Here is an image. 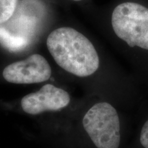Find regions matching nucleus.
Wrapping results in <instances>:
<instances>
[{"mask_svg":"<svg viewBox=\"0 0 148 148\" xmlns=\"http://www.w3.org/2000/svg\"><path fill=\"white\" fill-rule=\"evenodd\" d=\"M70 102L67 92L52 84H45L38 91L31 92L22 98L21 106L24 112L38 114L47 111H58Z\"/></svg>","mask_w":148,"mask_h":148,"instance_id":"5","label":"nucleus"},{"mask_svg":"<svg viewBox=\"0 0 148 148\" xmlns=\"http://www.w3.org/2000/svg\"><path fill=\"white\" fill-rule=\"evenodd\" d=\"M0 42L10 50H18L27 45L26 38L10 34L2 27H0Z\"/></svg>","mask_w":148,"mask_h":148,"instance_id":"6","label":"nucleus"},{"mask_svg":"<svg viewBox=\"0 0 148 148\" xmlns=\"http://www.w3.org/2000/svg\"><path fill=\"white\" fill-rule=\"evenodd\" d=\"M111 22L116 36L130 47L148 49V8L136 3H121L114 9Z\"/></svg>","mask_w":148,"mask_h":148,"instance_id":"2","label":"nucleus"},{"mask_svg":"<svg viewBox=\"0 0 148 148\" xmlns=\"http://www.w3.org/2000/svg\"><path fill=\"white\" fill-rule=\"evenodd\" d=\"M82 124L97 148H119V118L110 103L100 102L92 106L85 114Z\"/></svg>","mask_w":148,"mask_h":148,"instance_id":"3","label":"nucleus"},{"mask_svg":"<svg viewBox=\"0 0 148 148\" xmlns=\"http://www.w3.org/2000/svg\"><path fill=\"white\" fill-rule=\"evenodd\" d=\"M73 1H81V0H73Z\"/></svg>","mask_w":148,"mask_h":148,"instance_id":"9","label":"nucleus"},{"mask_svg":"<svg viewBox=\"0 0 148 148\" xmlns=\"http://www.w3.org/2000/svg\"><path fill=\"white\" fill-rule=\"evenodd\" d=\"M51 75V69L47 60L34 53L23 60L17 61L5 66L3 77L13 84H28L47 81Z\"/></svg>","mask_w":148,"mask_h":148,"instance_id":"4","label":"nucleus"},{"mask_svg":"<svg viewBox=\"0 0 148 148\" xmlns=\"http://www.w3.org/2000/svg\"><path fill=\"white\" fill-rule=\"evenodd\" d=\"M140 141L144 147L148 148V120L142 127L141 132H140Z\"/></svg>","mask_w":148,"mask_h":148,"instance_id":"8","label":"nucleus"},{"mask_svg":"<svg viewBox=\"0 0 148 148\" xmlns=\"http://www.w3.org/2000/svg\"><path fill=\"white\" fill-rule=\"evenodd\" d=\"M18 0H0V24H2L13 15Z\"/></svg>","mask_w":148,"mask_h":148,"instance_id":"7","label":"nucleus"},{"mask_svg":"<svg viewBox=\"0 0 148 148\" xmlns=\"http://www.w3.org/2000/svg\"><path fill=\"white\" fill-rule=\"evenodd\" d=\"M47 47L57 64L76 76H89L99 68L95 47L72 27H62L52 31L47 36Z\"/></svg>","mask_w":148,"mask_h":148,"instance_id":"1","label":"nucleus"}]
</instances>
